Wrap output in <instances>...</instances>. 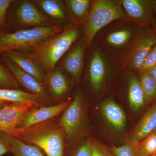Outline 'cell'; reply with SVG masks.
I'll return each instance as SVG.
<instances>
[{
	"label": "cell",
	"instance_id": "30",
	"mask_svg": "<svg viewBox=\"0 0 156 156\" xmlns=\"http://www.w3.org/2000/svg\"><path fill=\"white\" fill-rule=\"evenodd\" d=\"M8 153H10V149L7 134L0 132V156Z\"/></svg>",
	"mask_w": 156,
	"mask_h": 156
},
{
	"label": "cell",
	"instance_id": "38",
	"mask_svg": "<svg viewBox=\"0 0 156 156\" xmlns=\"http://www.w3.org/2000/svg\"></svg>",
	"mask_w": 156,
	"mask_h": 156
},
{
	"label": "cell",
	"instance_id": "3",
	"mask_svg": "<svg viewBox=\"0 0 156 156\" xmlns=\"http://www.w3.org/2000/svg\"><path fill=\"white\" fill-rule=\"evenodd\" d=\"M64 29L63 27L53 25L3 33L0 34V55L9 51L29 52Z\"/></svg>",
	"mask_w": 156,
	"mask_h": 156
},
{
	"label": "cell",
	"instance_id": "27",
	"mask_svg": "<svg viewBox=\"0 0 156 156\" xmlns=\"http://www.w3.org/2000/svg\"><path fill=\"white\" fill-rule=\"evenodd\" d=\"M12 0H0V34L5 32L7 25V16Z\"/></svg>",
	"mask_w": 156,
	"mask_h": 156
},
{
	"label": "cell",
	"instance_id": "6",
	"mask_svg": "<svg viewBox=\"0 0 156 156\" xmlns=\"http://www.w3.org/2000/svg\"><path fill=\"white\" fill-rule=\"evenodd\" d=\"M87 71L89 83L95 93L101 92L110 76L123 69L122 64L111 58L95 43L91 48Z\"/></svg>",
	"mask_w": 156,
	"mask_h": 156
},
{
	"label": "cell",
	"instance_id": "25",
	"mask_svg": "<svg viewBox=\"0 0 156 156\" xmlns=\"http://www.w3.org/2000/svg\"><path fill=\"white\" fill-rule=\"evenodd\" d=\"M137 150L140 156H156V129L140 141Z\"/></svg>",
	"mask_w": 156,
	"mask_h": 156
},
{
	"label": "cell",
	"instance_id": "31",
	"mask_svg": "<svg viewBox=\"0 0 156 156\" xmlns=\"http://www.w3.org/2000/svg\"><path fill=\"white\" fill-rule=\"evenodd\" d=\"M74 156H92V145L90 142H84L78 148Z\"/></svg>",
	"mask_w": 156,
	"mask_h": 156
},
{
	"label": "cell",
	"instance_id": "34",
	"mask_svg": "<svg viewBox=\"0 0 156 156\" xmlns=\"http://www.w3.org/2000/svg\"><path fill=\"white\" fill-rule=\"evenodd\" d=\"M10 103V102H7V101H4L0 100V108L5 106L7 105Z\"/></svg>",
	"mask_w": 156,
	"mask_h": 156
},
{
	"label": "cell",
	"instance_id": "12",
	"mask_svg": "<svg viewBox=\"0 0 156 156\" xmlns=\"http://www.w3.org/2000/svg\"><path fill=\"white\" fill-rule=\"evenodd\" d=\"M70 103V101H66L54 106L42 107L30 110L23 117L18 128L27 129L44 122L64 111Z\"/></svg>",
	"mask_w": 156,
	"mask_h": 156
},
{
	"label": "cell",
	"instance_id": "14",
	"mask_svg": "<svg viewBox=\"0 0 156 156\" xmlns=\"http://www.w3.org/2000/svg\"><path fill=\"white\" fill-rule=\"evenodd\" d=\"M86 49L87 46L83 37L70 51L62 62L65 70L77 82L80 81L83 69Z\"/></svg>",
	"mask_w": 156,
	"mask_h": 156
},
{
	"label": "cell",
	"instance_id": "21",
	"mask_svg": "<svg viewBox=\"0 0 156 156\" xmlns=\"http://www.w3.org/2000/svg\"><path fill=\"white\" fill-rule=\"evenodd\" d=\"M41 97L20 89H0V100L10 103L38 104Z\"/></svg>",
	"mask_w": 156,
	"mask_h": 156
},
{
	"label": "cell",
	"instance_id": "11",
	"mask_svg": "<svg viewBox=\"0 0 156 156\" xmlns=\"http://www.w3.org/2000/svg\"><path fill=\"white\" fill-rule=\"evenodd\" d=\"M15 17L20 25L26 26H53L52 21L37 8L32 2H20L15 10Z\"/></svg>",
	"mask_w": 156,
	"mask_h": 156
},
{
	"label": "cell",
	"instance_id": "13",
	"mask_svg": "<svg viewBox=\"0 0 156 156\" xmlns=\"http://www.w3.org/2000/svg\"><path fill=\"white\" fill-rule=\"evenodd\" d=\"M2 61L16 78L18 83L21 84L31 93L41 97L47 96L48 92L43 83L33 76L26 73L5 57L2 56Z\"/></svg>",
	"mask_w": 156,
	"mask_h": 156
},
{
	"label": "cell",
	"instance_id": "17",
	"mask_svg": "<svg viewBox=\"0 0 156 156\" xmlns=\"http://www.w3.org/2000/svg\"><path fill=\"white\" fill-rule=\"evenodd\" d=\"M156 129V103L152 107L140 121L130 138V142L136 144L140 142Z\"/></svg>",
	"mask_w": 156,
	"mask_h": 156
},
{
	"label": "cell",
	"instance_id": "4",
	"mask_svg": "<svg viewBox=\"0 0 156 156\" xmlns=\"http://www.w3.org/2000/svg\"><path fill=\"white\" fill-rule=\"evenodd\" d=\"M127 18L121 1L94 0L83 27L84 38L87 49L89 50L98 33L116 20Z\"/></svg>",
	"mask_w": 156,
	"mask_h": 156
},
{
	"label": "cell",
	"instance_id": "36",
	"mask_svg": "<svg viewBox=\"0 0 156 156\" xmlns=\"http://www.w3.org/2000/svg\"><path fill=\"white\" fill-rule=\"evenodd\" d=\"M9 156H12V155H9Z\"/></svg>",
	"mask_w": 156,
	"mask_h": 156
},
{
	"label": "cell",
	"instance_id": "22",
	"mask_svg": "<svg viewBox=\"0 0 156 156\" xmlns=\"http://www.w3.org/2000/svg\"><path fill=\"white\" fill-rule=\"evenodd\" d=\"M10 146V154L13 156H45L35 146L27 144L15 137L7 134Z\"/></svg>",
	"mask_w": 156,
	"mask_h": 156
},
{
	"label": "cell",
	"instance_id": "35",
	"mask_svg": "<svg viewBox=\"0 0 156 156\" xmlns=\"http://www.w3.org/2000/svg\"><path fill=\"white\" fill-rule=\"evenodd\" d=\"M154 29H155V30H156V27Z\"/></svg>",
	"mask_w": 156,
	"mask_h": 156
},
{
	"label": "cell",
	"instance_id": "16",
	"mask_svg": "<svg viewBox=\"0 0 156 156\" xmlns=\"http://www.w3.org/2000/svg\"><path fill=\"white\" fill-rule=\"evenodd\" d=\"M102 114L114 129L122 131L126 126V117L122 109L111 98H107L101 104Z\"/></svg>",
	"mask_w": 156,
	"mask_h": 156
},
{
	"label": "cell",
	"instance_id": "10",
	"mask_svg": "<svg viewBox=\"0 0 156 156\" xmlns=\"http://www.w3.org/2000/svg\"><path fill=\"white\" fill-rule=\"evenodd\" d=\"M84 110L82 98L77 94L69 106L62 112L60 126L69 140L80 131L84 121Z\"/></svg>",
	"mask_w": 156,
	"mask_h": 156
},
{
	"label": "cell",
	"instance_id": "15",
	"mask_svg": "<svg viewBox=\"0 0 156 156\" xmlns=\"http://www.w3.org/2000/svg\"><path fill=\"white\" fill-rule=\"evenodd\" d=\"M2 56L15 63L26 73L33 76L43 83L45 82L46 74L44 70L33 58L21 52L12 51L4 53Z\"/></svg>",
	"mask_w": 156,
	"mask_h": 156
},
{
	"label": "cell",
	"instance_id": "9",
	"mask_svg": "<svg viewBox=\"0 0 156 156\" xmlns=\"http://www.w3.org/2000/svg\"><path fill=\"white\" fill-rule=\"evenodd\" d=\"M33 106L30 103H10L0 108V132L17 137L23 117Z\"/></svg>",
	"mask_w": 156,
	"mask_h": 156
},
{
	"label": "cell",
	"instance_id": "23",
	"mask_svg": "<svg viewBox=\"0 0 156 156\" xmlns=\"http://www.w3.org/2000/svg\"><path fill=\"white\" fill-rule=\"evenodd\" d=\"M46 14L59 20H70L66 8L62 1L57 0H40L35 1Z\"/></svg>",
	"mask_w": 156,
	"mask_h": 156
},
{
	"label": "cell",
	"instance_id": "37",
	"mask_svg": "<svg viewBox=\"0 0 156 156\" xmlns=\"http://www.w3.org/2000/svg\"><path fill=\"white\" fill-rule=\"evenodd\" d=\"M107 156H110L109 155H107Z\"/></svg>",
	"mask_w": 156,
	"mask_h": 156
},
{
	"label": "cell",
	"instance_id": "28",
	"mask_svg": "<svg viewBox=\"0 0 156 156\" xmlns=\"http://www.w3.org/2000/svg\"><path fill=\"white\" fill-rule=\"evenodd\" d=\"M156 66V44L146 57L139 72L148 71Z\"/></svg>",
	"mask_w": 156,
	"mask_h": 156
},
{
	"label": "cell",
	"instance_id": "2",
	"mask_svg": "<svg viewBox=\"0 0 156 156\" xmlns=\"http://www.w3.org/2000/svg\"><path fill=\"white\" fill-rule=\"evenodd\" d=\"M79 26L68 27L60 33L47 39L33 50L22 53L33 58L44 70L51 71L79 38L80 34Z\"/></svg>",
	"mask_w": 156,
	"mask_h": 156
},
{
	"label": "cell",
	"instance_id": "1",
	"mask_svg": "<svg viewBox=\"0 0 156 156\" xmlns=\"http://www.w3.org/2000/svg\"><path fill=\"white\" fill-rule=\"evenodd\" d=\"M138 25L128 18L116 20L101 30L93 43L112 59L121 63Z\"/></svg>",
	"mask_w": 156,
	"mask_h": 156
},
{
	"label": "cell",
	"instance_id": "29",
	"mask_svg": "<svg viewBox=\"0 0 156 156\" xmlns=\"http://www.w3.org/2000/svg\"><path fill=\"white\" fill-rule=\"evenodd\" d=\"M112 151L116 156H135L134 149L131 145L113 147Z\"/></svg>",
	"mask_w": 156,
	"mask_h": 156
},
{
	"label": "cell",
	"instance_id": "19",
	"mask_svg": "<svg viewBox=\"0 0 156 156\" xmlns=\"http://www.w3.org/2000/svg\"><path fill=\"white\" fill-rule=\"evenodd\" d=\"M128 95L131 108L137 111L144 106L145 95L140 83L139 79L133 73L128 74Z\"/></svg>",
	"mask_w": 156,
	"mask_h": 156
},
{
	"label": "cell",
	"instance_id": "26",
	"mask_svg": "<svg viewBox=\"0 0 156 156\" xmlns=\"http://www.w3.org/2000/svg\"><path fill=\"white\" fill-rule=\"evenodd\" d=\"M19 83L9 69L0 63V89H18Z\"/></svg>",
	"mask_w": 156,
	"mask_h": 156
},
{
	"label": "cell",
	"instance_id": "8",
	"mask_svg": "<svg viewBox=\"0 0 156 156\" xmlns=\"http://www.w3.org/2000/svg\"><path fill=\"white\" fill-rule=\"evenodd\" d=\"M121 5L128 19L139 25L156 27V1L122 0Z\"/></svg>",
	"mask_w": 156,
	"mask_h": 156
},
{
	"label": "cell",
	"instance_id": "18",
	"mask_svg": "<svg viewBox=\"0 0 156 156\" xmlns=\"http://www.w3.org/2000/svg\"><path fill=\"white\" fill-rule=\"evenodd\" d=\"M64 2L70 20L76 25L84 23L89 14L91 1L66 0Z\"/></svg>",
	"mask_w": 156,
	"mask_h": 156
},
{
	"label": "cell",
	"instance_id": "32",
	"mask_svg": "<svg viewBox=\"0 0 156 156\" xmlns=\"http://www.w3.org/2000/svg\"><path fill=\"white\" fill-rule=\"evenodd\" d=\"M92 145V156H106L100 146L93 143Z\"/></svg>",
	"mask_w": 156,
	"mask_h": 156
},
{
	"label": "cell",
	"instance_id": "5",
	"mask_svg": "<svg viewBox=\"0 0 156 156\" xmlns=\"http://www.w3.org/2000/svg\"><path fill=\"white\" fill-rule=\"evenodd\" d=\"M63 132L62 128L55 125L40 124L20 129L16 137L24 143L38 147L45 156H64Z\"/></svg>",
	"mask_w": 156,
	"mask_h": 156
},
{
	"label": "cell",
	"instance_id": "33",
	"mask_svg": "<svg viewBox=\"0 0 156 156\" xmlns=\"http://www.w3.org/2000/svg\"><path fill=\"white\" fill-rule=\"evenodd\" d=\"M156 83V66L148 71Z\"/></svg>",
	"mask_w": 156,
	"mask_h": 156
},
{
	"label": "cell",
	"instance_id": "7",
	"mask_svg": "<svg viewBox=\"0 0 156 156\" xmlns=\"http://www.w3.org/2000/svg\"><path fill=\"white\" fill-rule=\"evenodd\" d=\"M156 44V31L149 26L138 25L121 63L124 69L139 72L144 59Z\"/></svg>",
	"mask_w": 156,
	"mask_h": 156
},
{
	"label": "cell",
	"instance_id": "20",
	"mask_svg": "<svg viewBox=\"0 0 156 156\" xmlns=\"http://www.w3.org/2000/svg\"><path fill=\"white\" fill-rule=\"evenodd\" d=\"M45 82L53 95L55 97H60L64 95L69 89L68 80L65 75L58 68L54 69L46 75Z\"/></svg>",
	"mask_w": 156,
	"mask_h": 156
},
{
	"label": "cell",
	"instance_id": "24",
	"mask_svg": "<svg viewBox=\"0 0 156 156\" xmlns=\"http://www.w3.org/2000/svg\"><path fill=\"white\" fill-rule=\"evenodd\" d=\"M140 73V83L146 99L149 101L156 98V83L148 71Z\"/></svg>",
	"mask_w": 156,
	"mask_h": 156
}]
</instances>
